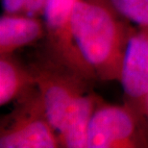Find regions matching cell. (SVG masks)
<instances>
[{"label":"cell","instance_id":"cell-1","mask_svg":"<svg viewBox=\"0 0 148 148\" xmlns=\"http://www.w3.org/2000/svg\"><path fill=\"white\" fill-rule=\"evenodd\" d=\"M76 43L97 81L119 82L129 41L137 31L107 0H78L72 14Z\"/></svg>","mask_w":148,"mask_h":148},{"label":"cell","instance_id":"cell-2","mask_svg":"<svg viewBox=\"0 0 148 148\" xmlns=\"http://www.w3.org/2000/svg\"><path fill=\"white\" fill-rule=\"evenodd\" d=\"M14 102L10 114L2 119L0 147H61L58 133L50 122L37 86L28 90Z\"/></svg>","mask_w":148,"mask_h":148},{"label":"cell","instance_id":"cell-3","mask_svg":"<svg viewBox=\"0 0 148 148\" xmlns=\"http://www.w3.org/2000/svg\"><path fill=\"white\" fill-rule=\"evenodd\" d=\"M29 67L36 79L50 122L58 133L70 108L79 97L91 90L93 81L54 60L44 51Z\"/></svg>","mask_w":148,"mask_h":148},{"label":"cell","instance_id":"cell-4","mask_svg":"<svg viewBox=\"0 0 148 148\" xmlns=\"http://www.w3.org/2000/svg\"><path fill=\"white\" fill-rule=\"evenodd\" d=\"M148 147V117L131 105L97 106L88 133L87 148Z\"/></svg>","mask_w":148,"mask_h":148},{"label":"cell","instance_id":"cell-5","mask_svg":"<svg viewBox=\"0 0 148 148\" xmlns=\"http://www.w3.org/2000/svg\"><path fill=\"white\" fill-rule=\"evenodd\" d=\"M78 0H48L43 14L45 45L43 51L91 81H97L76 43L72 14Z\"/></svg>","mask_w":148,"mask_h":148},{"label":"cell","instance_id":"cell-6","mask_svg":"<svg viewBox=\"0 0 148 148\" xmlns=\"http://www.w3.org/2000/svg\"><path fill=\"white\" fill-rule=\"evenodd\" d=\"M119 83L125 103L148 117V29L138 28L124 57Z\"/></svg>","mask_w":148,"mask_h":148},{"label":"cell","instance_id":"cell-7","mask_svg":"<svg viewBox=\"0 0 148 148\" xmlns=\"http://www.w3.org/2000/svg\"><path fill=\"white\" fill-rule=\"evenodd\" d=\"M45 38V26L40 17L6 14L0 18V56H10Z\"/></svg>","mask_w":148,"mask_h":148},{"label":"cell","instance_id":"cell-8","mask_svg":"<svg viewBox=\"0 0 148 148\" xmlns=\"http://www.w3.org/2000/svg\"><path fill=\"white\" fill-rule=\"evenodd\" d=\"M101 100L91 90L77 99L58 131L61 147L87 148L91 118Z\"/></svg>","mask_w":148,"mask_h":148},{"label":"cell","instance_id":"cell-9","mask_svg":"<svg viewBox=\"0 0 148 148\" xmlns=\"http://www.w3.org/2000/svg\"><path fill=\"white\" fill-rule=\"evenodd\" d=\"M36 86V79L29 66L10 56H0V105L16 100Z\"/></svg>","mask_w":148,"mask_h":148},{"label":"cell","instance_id":"cell-10","mask_svg":"<svg viewBox=\"0 0 148 148\" xmlns=\"http://www.w3.org/2000/svg\"><path fill=\"white\" fill-rule=\"evenodd\" d=\"M117 13L135 23L138 28L148 29V0H107Z\"/></svg>","mask_w":148,"mask_h":148}]
</instances>
